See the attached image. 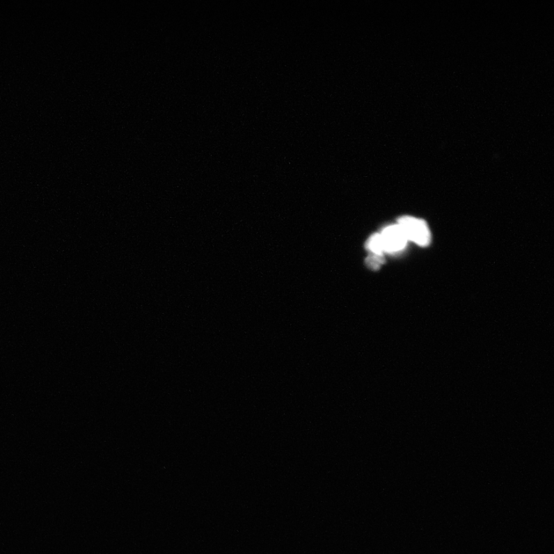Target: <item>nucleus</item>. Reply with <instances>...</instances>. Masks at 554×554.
I'll list each match as a JSON object with an SVG mask.
<instances>
[{"label":"nucleus","instance_id":"7ed1b4c3","mask_svg":"<svg viewBox=\"0 0 554 554\" xmlns=\"http://www.w3.org/2000/svg\"><path fill=\"white\" fill-rule=\"evenodd\" d=\"M367 247L372 253L382 256L384 250L381 235L377 233L372 236L368 240Z\"/></svg>","mask_w":554,"mask_h":554},{"label":"nucleus","instance_id":"f03ea898","mask_svg":"<svg viewBox=\"0 0 554 554\" xmlns=\"http://www.w3.org/2000/svg\"><path fill=\"white\" fill-rule=\"evenodd\" d=\"M381 235L386 252L397 253L403 251L406 245L407 239L398 224L385 228Z\"/></svg>","mask_w":554,"mask_h":554},{"label":"nucleus","instance_id":"20e7f679","mask_svg":"<svg viewBox=\"0 0 554 554\" xmlns=\"http://www.w3.org/2000/svg\"><path fill=\"white\" fill-rule=\"evenodd\" d=\"M367 262L370 267L378 269L383 264V258L382 256H378V255L373 254L367 258Z\"/></svg>","mask_w":554,"mask_h":554},{"label":"nucleus","instance_id":"f257e3e1","mask_svg":"<svg viewBox=\"0 0 554 554\" xmlns=\"http://www.w3.org/2000/svg\"><path fill=\"white\" fill-rule=\"evenodd\" d=\"M398 225L402 229L407 240H411L421 246H427L431 243V231L426 221L406 216L399 219Z\"/></svg>","mask_w":554,"mask_h":554}]
</instances>
